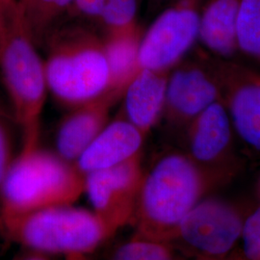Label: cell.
Instances as JSON below:
<instances>
[{"mask_svg":"<svg viewBox=\"0 0 260 260\" xmlns=\"http://www.w3.org/2000/svg\"><path fill=\"white\" fill-rule=\"evenodd\" d=\"M109 260H183L169 243L134 236L121 244Z\"/></svg>","mask_w":260,"mask_h":260,"instance_id":"20","label":"cell"},{"mask_svg":"<svg viewBox=\"0 0 260 260\" xmlns=\"http://www.w3.org/2000/svg\"><path fill=\"white\" fill-rule=\"evenodd\" d=\"M72 7L102 23L109 33L137 26V0H75Z\"/></svg>","mask_w":260,"mask_h":260,"instance_id":"17","label":"cell"},{"mask_svg":"<svg viewBox=\"0 0 260 260\" xmlns=\"http://www.w3.org/2000/svg\"><path fill=\"white\" fill-rule=\"evenodd\" d=\"M220 100L221 89L214 70L185 66L168 78L164 110L171 121L190 124L202 112Z\"/></svg>","mask_w":260,"mask_h":260,"instance_id":"11","label":"cell"},{"mask_svg":"<svg viewBox=\"0 0 260 260\" xmlns=\"http://www.w3.org/2000/svg\"><path fill=\"white\" fill-rule=\"evenodd\" d=\"M0 232L37 252L81 256L99 248L114 233L94 213L72 205L0 216Z\"/></svg>","mask_w":260,"mask_h":260,"instance_id":"4","label":"cell"},{"mask_svg":"<svg viewBox=\"0 0 260 260\" xmlns=\"http://www.w3.org/2000/svg\"><path fill=\"white\" fill-rule=\"evenodd\" d=\"M144 133L128 121H115L105 125L76 160L83 174L120 165L139 154Z\"/></svg>","mask_w":260,"mask_h":260,"instance_id":"12","label":"cell"},{"mask_svg":"<svg viewBox=\"0 0 260 260\" xmlns=\"http://www.w3.org/2000/svg\"><path fill=\"white\" fill-rule=\"evenodd\" d=\"M236 41L238 49L260 60V0H241Z\"/></svg>","mask_w":260,"mask_h":260,"instance_id":"19","label":"cell"},{"mask_svg":"<svg viewBox=\"0 0 260 260\" xmlns=\"http://www.w3.org/2000/svg\"><path fill=\"white\" fill-rule=\"evenodd\" d=\"M75 0H19L35 42L52 31L57 20L72 8Z\"/></svg>","mask_w":260,"mask_h":260,"instance_id":"18","label":"cell"},{"mask_svg":"<svg viewBox=\"0 0 260 260\" xmlns=\"http://www.w3.org/2000/svg\"><path fill=\"white\" fill-rule=\"evenodd\" d=\"M9 116L0 103V190L10 167L14 161L12 156V138Z\"/></svg>","mask_w":260,"mask_h":260,"instance_id":"22","label":"cell"},{"mask_svg":"<svg viewBox=\"0 0 260 260\" xmlns=\"http://www.w3.org/2000/svg\"><path fill=\"white\" fill-rule=\"evenodd\" d=\"M245 260H260V206L244 222L242 231Z\"/></svg>","mask_w":260,"mask_h":260,"instance_id":"21","label":"cell"},{"mask_svg":"<svg viewBox=\"0 0 260 260\" xmlns=\"http://www.w3.org/2000/svg\"><path fill=\"white\" fill-rule=\"evenodd\" d=\"M167 72L141 69L125 87L124 109L127 121L146 134L164 111Z\"/></svg>","mask_w":260,"mask_h":260,"instance_id":"13","label":"cell"},{"mask_svg":"<svg viewBox=\"0 0 260 260\" xmlns=\"http://www.w3.org/2000/svg\"><path fill=\"white\" fill-rule=\"evenodd\" d=\"M258 191H259V195H260V180H259V184H258Z\"/></svg>","mask_w":260,"mask_h":260,"instance_id":"25","label":"cell"},{"mask_svg":"<svg viewBox=\"0 0 260 260\" xmlns=\"http://www.w3.org/2000/svg\"><path fill=\"white\" fill-rule=\"evenodd\" d=\"M85 192V175L76 166L35 145L14 159L0 190V216L73 205Z\"/></svg>","mask_w":260,"mask_h":260,"instance_id":"3","label":"cell"},{"mask_svg":"<svg viewBox=\"0 0 260 260\" xmlns=\"http://www.w3.org/2000/svg\"><path fill=\"white\" fill-rule=\"evenodd\" d=\"M143 178L139 154L120 165L85 175V192L93 212L113 233L132 223Z\"/></svg>","mask_w":260,"mask_h":260,"instance_id":"8","label":"cell"},{"mask_svg":"<svg viewBox=\"0 0 260 260\" xmlns=\"http://www.w3.org/2000/svg\"><path fill=\"white\" fill-rule=\"evenodd\" d=\"M214 71L233 128L246 144L260 150V75L231 63Z\"/></svg>","mask_w":260,"mask_h":260,"instance_id":"10","label":"cell"},{"mask_svg":"<svg viewBox=\"0 0 260 260\" xmlns=\"http://www.w3.org/2000/svg\"><path fill=\"white\" fill-rule=\"evenodd\" d=\"M241 0H208L201 14L199 37L217 55L229 57L238 49L236 24Z\"/></svg>","mask_w":260,"mask_h":260,"instance_id":"15","label":"cell"},{"mask_svg":"<svg viewBox=\"0 0 260 260\" xmlns=\"http://www.w3.org/2000/svg\"><path fill=\"white\" fill-rule=\"evenodd\" d=\"M233 123L222 100L202 112L189 124V156L220 182L230 175Z\"/></svg>","mask_w":260,"mask_h":260,"instance_id":"9","label":"cell"},{"mask_svg":"<svg viewBox=\"0 0 260 260\" xmlns=\"http://www.w3.org/2000/svg\"><path fill=\"white\" fill-rule=\"evenodd\" d=\"M244 218L233 204L201 200L179 224L172 245L178 243L194 257H223L241 238Z\"/></svg>","mask_w":260,"mask_h":260,"instance_id":"6","label":"cell"},{"mask_svg":"<svg viewBox=\"0 0 260 260\" xmlns=\"http://www.w3.org/2000/svg\"><path fill=\"white\" fill-rule=\"evenodd\" d=\"M115 95L95 100L84 105L61 124L56 136L58 155L66 161H76L105 126L108 105Z\"/></svg>","mask_w":260,"mask_h":260,"instance_id":"14","label":"cell"},{"mask_svg":"<svg viewBox=\"0 0 260 260\" xmlns=\"http://www.w3.org/2000/svg\"><path fill=\"white\" fill-rule=\"evenodd\" d=\"M202 0H179L162 13L141 39L140 69L167 72L199 37Z\"/></svg>","mask_w":260,"mask_h":260,"instance_id":"7","label":"cell"},{"mask_svg":"<svg viewBox=\"0 0 260 260\" xmlns=\"http://www.w3.org/2000/svg\"><path fill=\"white\" fill-rule=\"evenodd\" d=\"M19 260H48L46 258L45 256H43L41 254V252H38V253H34V254H30L27 256H24L22 258H20Z\"/></svg>","mask_w":260,"mask_h":260,"instance_id":"24","label":"cell"},{"mask_svg":"<svg viewBox=\"0 0 260 260\" xmlns=\"http://www.w3.org/2000/svg\"><path fill=\"white\" fill-rule=\"evenodd\" d=\"M193 260H245L243 253L240 251H234L223 257H194Z\"/></svg>","mask_w":260,"mask_h":260,"instance_id":"23","label":"cell"},{"mask_svg":"<svg viewBox=\"0 0 260 260\" xmlns=\"http://www.w3.org/2000/svg\"><path fill=\"white\" fill-rule=\"evenodd\" d=\"M138 26L109 33L104 41V51L110 70L112 92L123 89L139 72L140 42Z\"/></svg>","mask_w":260,"mask_h":260,"instance_id":"16","label":"cell"},{"mask_svg":"<svg viewBox=\"0 0 260 260\" xmlns=\"http://www.w3.org/2000/svg\"><path fill=\"white\" fill-rule=\"evenodd\" d=\"M215 183L188 154L160 158L144 175L131 223L135 235L172 244L186 215Z\"/></svg>","mask_w":260,"mask_h":260,"instance_id":"1","label":"cell"},{"mask_svg":"<svg viewBox=\"0 0 260 260\" xmlns=\"http://www.w3.org/2000/svg\"><path fill=\"white\" fill-rule=\"evenodd\" d=\"M0 74L15 120L23 130V146L34 145L47 82L19 0H0Z\"/></svg>","mask_w":260,"mask_h":260,"instance_id":"2","label":"cell"},{"mask_svg":"<svg viewBox=\"0 0 260 260\" xmlns=\"http://www.w3.org/2000/svg\"><path fill=\"white\" fill-rule=\"evenodd\" d=\"M45 67L47 87L60 101L83 104L95 101L111 86L104 43L79 27L52 30Z\"/></svg>","mask_w":260,"mask_h":260,"instance_id":"5","label":"cell"}]
</instances>
